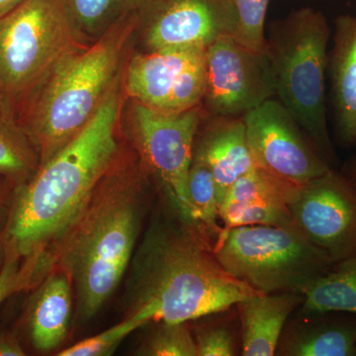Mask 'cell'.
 Masks as SVG:
<instances>
[{"label":"cell","mask_w":356,"mask_h":356,"mask_svg":"<svg viewBox=\"0 0 356 356\" xmlns=\"http://www.w3.org/2000/svg\"><path fill=\"white\" fill-rule=\"evenodd\" d=\"M121 79L95 116L55 156L16 186L4 231L6 252L34 277L46 250L57 248L118 159Z\"/></svg>","instance_id":"6da1fadb"},{"label":"cell","mask_w":356,"mask_h":356,"mask_svg":"<svg viewBox=\"0 0 356 356\" xmlns=\"http://www.w3.org/2000/svg\"><path fill=\"white\" fill-rule=\"evenodd\" d=\"M132 306L149 323H187L261 294L225 270L213 243L177 212L152 225L133 261ZM129 314V315H130Z\"/></svg>","instance_id":"7a4b0ae2"},{"label":"cell","mask_w":356,"mask_h":356,"mask_svg":"<svg viewBox=\"0 0 356 356\" xmlns=\"http://www.w3.org/2000/svg\"><path fill=\"white\" fill-rule=\"evenodd\" d=\"M142 214V175L134 163L118 159L57 247L81 321L95 317L118 287L133 259Z\"/></svg>","instance_id":"3957f363"},{"label":"cell","mask_w":356,"mask_h":356,"mask_svg":"<svg viewBox=\"0 0 356 356\" xmlns=\"http://www.w3.org/2000/svg\"><path fill=\"white\" fill-rule=\"evenodd\" d=\"M134 8L93 43L63 58L28 98L21 126L32 140L40 165L81 132L114 84L135 33Z\"/></svg>","instance_id":"277c9868"},{"label":"cell","mask_w":356,"mask_h":356,"mask_svg":"<svg viewBox=\"0 0 356 356\" xmlns=\"http://www.w3.org/2000/svg\"><path fill=\"white\" fill-rule=\"evenodd\" d=\"M331 28L322 11L303 7L275 20L266 31L274 97L292 114L327 163L337 154L327 127V46Z\"/></svg>","instance_id":"5b68a950"},{"label":"cell","mask_w":356,"mask_h":356,"mask_svg":"<svg viewBox=\"0 0 356 356\" xmlns=\"http://www.w3.org/2000/svg\"><path fill=\"white\" fill-rule=\"evenodd\" d=\"M213 250L225 270L266 294L304 295L334 264L294 224L222 228Z\"/></svg>","instance_id":"8992f818"},{"label":"cell","mask_w":356,"mask_h":356,"mask_svg":"<svg viewBox=\"0 0 356 356\" xmlns=\"http://www.w3.org/2000/svg\"><path fill=\"white\" fill-rule=\"evenodd\" d=\"M65 0H25L0 18V92L27 102L72 51L86 46Z\"/></svg>","instance_id":"52a82bcc"},{"label":"cell","mask_w":356,"mask_h":356,"mask_svg":"<svg viewBox=\"0 0 356 356\" xmlns=\"http://www.w3.org/2000/svg\"><path fill=\"white\" fill-rule=\"evenodd\" d=\"M204 112L201 104L180 113H163L133 102V134L142 159L163 185L170 202L189 219L187 177Z\"/></svg>","instance_id":"ba28073f"},{"label":"cell","mask_w":356,"mask_h":356,"mask_svg":"<svg viewBox=\"0 0 356 356\" xmlns=\"http://www.w3.org/2000/svg\"><path fill=\"white\" fill-rule=\"evenodd\" d=\"M275 95L266 50L254 51L224 35L206 48L201 107L214 117H243Z\"/></svg>","instance_id":"9c48e42d"},{"label":"cell","mask_w":356,"mask_h":356,"mask_svg":"<svg viewBox=\"0 0 356 356\" xmlns=\"http://www.w3.org/2000/svg\"><path fill=\"white\" fill-rule=\"evenodd\" d=\"M255 166L302 186L331 170L286 107L273 97L243 116Z\"/></svg>","instance_id":"30bf717a"},{"label":"cell","mask_w":356,"mask_h":356,"mask_svg":"<svg viewBox=\"0 0 356 356\" xmlns=\"http://www.w3.org/2000/svg\"><path fill=\"white\" fill-rule=\"evenodd\" d=\"M134 14L142 51L206 50L233 33L227 0H135Z\"/></svg>","instance_id":"8fae6325"},{"label":"cell","mask_w":356,"mask_h":356,"mask_svg":"<svg viewBox=\"0 0 356 356\" xmlns=\"http://www.w3.org/2000/svg\"><path fill=\"white\" fill-rule=\"evenodd\" d=\"M293 224L336 264L356 254V184L334 168L302 185Z\"/></svg>","instance_id":"7c38bea8"},{"label":"cell","mask_w":356,"mask_h":356,"mask_svg":"<svg viewBox=\"0 0 356 356\" xmlns=\"http://www.w3.org/2000/svg\"><path fill=\"white\" fill-rule=\"evenodd\" d=\"M205 89V50L139 51L129 62L126 90L133 102L163 113L201 104Z\"/></svg>","instance_id":"4fadbf2b"},{"label":"cell","mask_w":356,"mask_h":356,"mask_svg":"<svg viewBox=\"0 0 356 356\" xmlns=\"http://www.w3.org/2000/svg\"><path fill=\"white\" fill-rule=\"evenodd\" d=\"M299 187L254 166L225 194L219 207L222 228L293 224L289 205Z\"/></svg>","instance_id":"5bb4252c"},{"label":"cell","mask_w":356,"mask_h":356,"mask_svg":"<svg viewBox=\"0 0 356 356\" xmlns=\"http://www.w3.org/2000/svg\"><path fill=\"white\" fill-rule=\"evenodd\" d=\"M204 117L207 122L202 128L199 125L193 154L203 159L214 175L220 207L229 187L255 165L243 117Z\"/></svg>","instance_id":"9a60e30c"},{"label":"cell","mask_w":356,"mask_h":356,"mask_svg":"<svg viewBox=\"0 0 356 356\" xmlns=\"http://www.w3.org/2000/svg\"><path fill=\"white\" fill-rule=\"evenodd\" d=\"M332 118L341 146L356 144V17L337 16L332 47L327 53Z\"/></svg>","instance_id":"2e32d148"},{"label":"cell","mask_w":356,"mask_h":356,"mask_svg":"<svg viewBox=\"0 0 356 356\" xmlns=\"http://www.w3.org/2000/svg\"><path fill=\"white\" fill-rule=\"evenodd\" d=\"M303 301L301 293H261L236 304L242 331V355H275L288 318Z\"/></svg>","instance_id":"e0dca14e"},{"label":"cell","mask_w":356,"mask_h":356,"mask_svg":"<svg viewBox=\"0 0 356 356\" xmlns=\"http://www.w3.org/2000/svg\"><path fill=\"white\" fill-rule=\"evenodd\" d=\"M72 284L69 275L58 269L33 296L26 322L30 341L37 350H55L67 337L72 309Z\"/></svg>","instance_id":"ac0fdd59"},{"label":"cell","mask_w":356,"mask_h":356,"mask_svg":"<svg viewBox=\"0 0 356 356\" xmlns=\"http://www.w3.org/2000/svg\"><path fill=\"white\" fill-rule=\"evenodd\" d=\"M278 355L356 356V320L315 318L281 336Z\"/></svg>","instance_id":"d6986e66"},{"label":"cell","mask_w":356,"mask_h":356,"mask_svg":"<svg viewBox=\"0 0 356 356\" xmlns=\"http://www.w3.org/2000/svg\"><path fill=\"white\" fill-rule=\"evenodd\" d=\"M306 315L348 313L356 315V254L336 262L304 293Z\"/></svg>","instance_id":"ffe728a7"},{"label":"cell","mask_w":356,"mask_h":356,"mask_svg":"<svg viewBox=\"0 0 356 356\" xmlns=\"http://www.w3.org/2000/svg\"><path fill=\"white\" fill-rule=\"evenodd\" d=\"M38 153L20 122L13 104L0 93V177L15 186L38 170Z\"/></svg>","instance_id":"44dd1931"},{"label":"cell","mask_w":356,"mask_h":356,"mask_svg":"<svg viewBox=\"0 0 356 356\" xmlns=\"http://www.w3.org/2000/svg\"><path fill=\"white\" fill-rule=\"evenodd\" d=\"M189 219L214 245L222 227L220 219L216 181L207 163L194 156L187 177Z\"/></svg>","instance_id":"7402d4cb"},{"label":"cell","mask_w":356,"mask_h":356,"mask_svg":"<svg viewBox=\"0 0 356 356\" xmlns=\"http://www.w3.org/2000/svg\"><path fill=\"white\" fill-rule=\"evenodd\" d=\"M65 3L79 36L91 44L131 13L135 0H65Z\"/></svg>","instance_id":"603a6c76"},{"label":"cell","mask_w":356,"mask_h":356,"mask_svg":"<svg viewBox=\"0 0 356 356\" xmlns=\"http://www.w3.org/2000/svg\"><path fill=\"white\" fill-rule=\"evenodd\" d=\"M234 28L232 36L254 51L266 50V19L270 0H227Z\"/></svg>","instance_id":"cb8c5ba5"},{"label":"cell","mask_w":356,"mask_h":356,"mask_svg":"<svg viewBox=\"0 0 356 356\" xmlns=\"http://www.w3.org/2000/svg\"><path fill=\"white\" fill-rule=\"evenodd\" d=\"M139 355L149 356H198L195 339L187 323H158Z\"/></svg>","instance_id":"d4e9b609"},{"label":"cell","mask_w":356,"mask_h":356,"mask_svg":"<svg viewBox=\"0 0 356 356\" xmlns=\"http://www.w3.org/2000/svg\"><path fill=\"white\" fill-rule=\"evenodd\" d=\"M147 325L144 318L137 314H130L125 320L113 325L106 331L83 339L65 350L58 356H105L110 355L136 330Z\"/></svg>","instance_id":"484cf974"},{"label":"cell","mask_w":356,"mask_h":356,"mask_svg":"<svg viewBox=\"0 0 356 356\" xmlns=\"http://www.w3.org/2000/svg\"><path fill=\"white\" fill-rule=\"evenodd\" d=\"M198 356H233L236 355L235 339L226 325H205L194 337Z\"/></svg>","instance_id":"4316f807"},{"label":"cell","mask_w":356,"mask_h":356,"mask_svg":"<svg viewBox=\"0 0 356 356\" xmlns=\"http://www.w3.org/2000/svg\"><path fill=\"white\" fill-rule=\"evenodd\" d=\"M29 284L21 259L11 252H6L3 264L0 269V305L10 295Z\"/></svg>","instance_id":"83f0119b"},{"label":"cell","mask_w":356,"mask_h":356,"mask_svg":"<svg viewBox=\"0 0 356 356\" xmlns=\"http://www.w3.org/2000/svg\"><path fill=\"white\" fill-rule=\"evenodd\" d=\"M26 355L17 337L9 332H0V356Z\"/></svg>","instance_id":"f1b7e54d"},{"label":"cell","mask_w":356,"mask_h":356,"mask_svg":"<svg viewBox=\"0 0 356 356\" xmlns=\"http://www.w3.org/2000/svg\"><path fill=\"white\" fill-rule=\"evenodd\" d=\"M25 0H0V18L13 11Z\"/></svg>","instance_id":"f546056e"},{"label":"cell","mask_w":356,"mask_h":356,"mask_svg":"<svg viewBox=\"0 0 356 356\" xmlns=\"http://www.w3.org/2000/svg\"><path fill=\"white\" fill-rule=\"evenodd\" d=\"M7 199H8V194H7L6 185L2 184L1 180H0V217H1L2 213H3Z\"/></svg>","instance_id":"4dcf8cb0"},{"label":"cell","mask_w":356,"mask_h":356,"mask_svg":"<svg viewBox=\"0 0 356 356\" xmlns=\"http://www.w3.org/2000/svg\"><path fill=\"white\" fill-rule=\"evenodd\" d=\"M350 178L351 180H353L355 184H356V161L355 163V166H353V175H351V177H348Z\"/></svg>","instance_id":"1f68e13d"},{"label":"cell","mask_w":356,"mask_h":356,"mask_svg":"<svg viewBox=\"0 0 356 356\" xmlns=\"http://www.w3.org/2000/svg\"><path fill=\"white\" fill-rule=\"evenodd\" d=\"M0 93H1V92H0Z\"/></svg>","instance_id":"d6a6232c"}]
</instances>
